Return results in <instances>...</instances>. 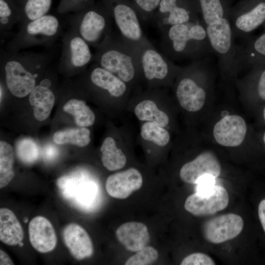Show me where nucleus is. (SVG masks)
Masks as SVG:
<instances>
[{
  "instance_id": "obj_14",
  "label": "nucleus",
  "mask_w": 265,
  "mask_h": 265,
  "mask_svg": "<svg viewBox=\"0 0 265 265\" xmlns=\"http://www.w3.org/2000/svg\"><path fill=\"white\" fill-rule=\"evenodd\" d=\"M243 227L241 217L235 213L223 214L207 221L204 226L205 238L210 242L220 243L238 236Z\"/></svg>"
},
{
  "instance_id": "obj_44",
  "label": "nucleus",
  "mask_w": 265,
  "mask_h": 265,
  "mask_svg": "<svg viewBox=\"0 0 265 265\" xmlns=\"http://www.w3.org/2000/svg\"><path fill=\"white\" fill-rule=\"evenodd\" d=\"M0 265H12L14 263L8 255L3 250H0Z\"/></svg>"
},
{
  "instance_id": "obj_29",
  "label": "nucleus",
  "mask_w": 265,
  "mask_h": 265,
  "mask_svg": "<svg viewBox=\"0 0 265 265\" xmlns=\"http://www.w3.org/2000/svg\"><path fill=\"white\" fill-rule=\"evenodd\" d=\"M21 20V12L15 0H0L1 38L8 34L15 25H19Z\"/></svg>"
},
{
  "instance_id": "obj_2",
  "label": "nucleus",
  "mask_w": 265,
  "mask_h": 265,
  "mask_svg": "<svg viewBox=\"0 0 265 265\" xmlns=\"http://www.w3.org/2000/svg\"><path fill=\"white\" fill-rule=\"evenodd\" d=\"M160 30L161 51L174 62L193 61L213 53L202 20L166 26Z\"/></svg>"
},
{
  "instance_id": "obj_13",
  "label": "nucleus",
  "mask_w": 265,
  "mask_h": 265,
  "mask_svg": "<svg viewBox=\"0 0 265 265\" xmlns=\"http://www.w3.org/2000/svg\"><path fill=\"white\" fill-rule=\"evenodd\" d=\"M229 195L226 189L215 186L209 193L197 192L189 195L186 200L185 208L196 216L212 214L224 210L229 203Z\"/></svg>"
},
{
  "instance_id": "obj_1",
  "label": "nucleus",
  "mask_w": 265,
  "mask_h": 265,
  "mask_svg": "<svg viewBox=\"0 0 265 265\" xmlns=\"http://www.w3.org/2000/svg\"><path fill=\"white\" fill-rule=\"evenodd\" d=\"M0 56L5 85L18 98L29 95L53 58L49 52H12L6 49L0 50Z\"/></svg>"
},
{
  "instance_id": "obj_23",
  "label": "nucleus",
  "mask_w": 265,
  "mask_h": 265,
  "mask_svg": "<svg viewBox=\"0 0 265 265\" xmlns=\"http://www.w3.org/2000/svg\"><path fill=\"white\" fill-rule=\"evenodd\" d=\"M91 65L88 79L92 85L106 91L111 96L120 97L127 91L125 82L96 63Z\"/></svg>"
},
{
  "instance_id": "obj_32",
  "label": "nucleus",
  "mask_w": 265,
  "mask_h": 265,
  "mask_svg": "<svg viewBox=\"0 0 265 265\" xmlns=\"http://www.w3.org/2000/svg\"><path fill=\"white\" fill-rule=\"evenodd\" d=\"M90 134L89 130L84 127L67 129L55 132L53 140L57 144L69 143L84 147L90 141Z\"/></svg>"
},
{
  "instance_id": "obj_11",
  "label": "nucleus",
  "mask_w": 265,
  "mask_h": 265,
  "mask_svg": "<svg viewBox=\"0 0 265 265\" xmlns=\"http://www.w3.org/2000/svg\"><path fill=\"white\" fill-rule=\"evenodd\" d=\"M76 176H64L59 178L57 186L66 198L71 193L69 199L80 208L91 210L96 205L99 195V189L96 183L91 180H84Z\"/></svg>"
},
{
  "instance_id": "obj_21",
  "label": "nucleus",
  "mask_w": 265,
  "mask_h": 265,
  "mask_svg": "<svg viewBox=\"0 0 265 265\" xmlns=\"http://www.w3.org/2000/svg\"><path fill=\"white\" fill-rule=\"evenodd\" d=\"M176 94L181 106L190 112L200 110L206 98L205 88L190 76L183 77L176 87Z\"/></svg>"
},
{
  "instance_id": "obj_20",
  "label": "nucleus",
  "mask_w": 265,
  "mask_h": 265,
  "mask_svg": "<svg viewBox=\"0 0 265 265\" xmlns=\"http://www.w3.org/2000/svg\"><path fill=\"white\" fill-rule=\"evenodd\" d=\"M53 80L44 77L29 94V101L32 107L34 117L38 121L46 120L50 115L55 102L52 88Z\"/></svg>"
},
{
  "instance_id": "obj_31",
  "label": "nucleus",
  "mask_w": 265,
  "mask_h": 265,
  "mask_svg": "<svg viewBox=\"0 0 265 265\" xmlns=\"http://www.w3.org/2000/svg\"><path fill=\"white\" fill-rule=\"evenodd\" d=\"M134 113L141 121H148L164 127L169 123L167 114L159 109L152 100H145L138 103L134 109Z\"/></svg>"
},
{
  "instance_id": "obj_41",
  "label": "nucleus",
  "mask_w": 265,
  "mask_h": 265,
  "mask_svg": "<svg viewBox=\"0 0 265 265\" xmlns=\"http://www.w3.org/2000/svg\"><path fill=\"white\" fill-rule=\"evenodd\" d=\"M215 177L206 174L200 178L196 182V192L206 194L212 191L215 187Z\"/></svg>"
},
{
  "instance_id": "obj_9",
  "label": "nucleus",
  "mask_w": 265,
  "mask_h": 265,
  "mask_svg": "<svg viewBox=\"0 0 265 265\" xmlns=\"http://www.w3.org/2000/svg\"><path fill=\"white\" fill-rule=\"evenodd\" d=\"M59 67L70 73L81 71L93 61L90 46L73 29L69 27L62 36Z\"/></svg>"
},
{
  "instance_id": "obj_18",
  "label": "nucleus",
  "mask_w": 265,
  "mask_h": 265,
  "mask_svg": "<svg viewBox=\"0 0 265 265\" xmlns=\"http://www.w3.org/2000/svg\"><path fill=\"white\" fill-rule=\"evenodd\" d=\"M28 237L32 247L38 252L44 253L53 250L57 239L51 222L46 217L37 216L28 224Z\"/></svg>"
},
{
  "instance_id": "obj_38",
  "label": "nucleus",
  "mask_w": 265,
  "mask_h": 265,
  "mask_svg": "<svg viewBox=\"0 0 265 265\" xmlns=\"http://www.w3.org/2000/svg\"><path fill=\"white\" fill-rule=\"evenodd\" d=\"M135 9L141 20H148L154 17L160 0H133Z\"/></svg>"
},
{
  "instance_id": "obj_7",
  "label": "nucleus",
  "mask_w": 265,
  "mask_h": 265,
  "mask_svg": "<svg viewBox=\"0 0 265 265\" xmlns=\"http://www.w3.org/2000/svg\"><path fill=\"white\" fill-rule=\"evenodd\" d=\"M208 39L220 67L232 69L239 66L238 45L235 43L229 17L206 26Z\"/></svg>"
},
{
  "instance_id": "obj_34",
  "label": "nucleus",
  "mask_w": 265,
  "mask_h": 265,
  "mask_svg": "<svg viewBox=\"0 0 265 265\" xmlns=\"http://www.w3.org/2000/svg\"><path fill=\"white\" fill-rule=\"evenodd\" d=\"M140 135L143 139L162 147L168 143L170 138L168 132L163 127L151 122H147L142 125Z\"/></svg>"
},
{
  "instance_id": "obj_17",
  "label": "nucleus",
  "mask_w": 265,
  "mask_h": 265,
  "mask_svg": "<svg viewBox=\"0 0 265 265\" xmlns=\"http://www.w3.org/2000/svg\"><path fill=\"white\" fill-rule=\"evenodd\" d=\"M141 173L134 168L117 172L109 176L106 183V189L111 197L124 199L142 186Z\"/></svg>"
},
{
  "instance_id": "obj_28",
  "label": "nucleus",
  "mask_w": 265,
  "mask_h": 265,
  "mask_svg": "<svg viewBox=\"0 0 265 265\" xmlns=\"http://www.w3.org/2000/svg\"><path fill=\"white\" fill-rule=\"evenodd\" d=\"M102 161L103 165L109 171H115L123 168L127 161L122 150L116 146L114 140L111 137H106L102 145Z\"/></svg>"
},
{
  "instance_id": "obj_15",
  "label": "nucleus",
  "mask_w": 265,
  "mask_h": 265,
  "mask_svg": "<svg viewBox=\"0 0 265 265\" xmlns=\"http://www.w3.org/2000/svg\"><path fill=\"white\" fill-rule=\"evenodd\" d=\"M247 132V126L240 116H225L214 125L213 134L216 141L227 147L239 145L244 140Z\"/></svg>"
},
{
  "instance_id": "obj_27",
  "label": "nucleus",
  "mask_w": 265,
  "mask_h": 265,
  "mask_svg": "<svg viewBox=\"0 0 265 265\" xmlns=\"http://www.w3.org/2000/svg\"><path fill=\"white\" fill-rule=\"evenodd\" d=\"M21 15L19 26L48 14L53 0H15Z\"/></svg>"
},
{
  "instance_id": "obj_30",
  "label": "nucleus",
  "mask_w": 265,
  "mask_h": 265,
  "mask_svg": "<svg viewBox=\"0 0 265 265\" xmlns=\"http://www.w3.org/2000/svg\"><path fill=\"white\" fill-rule=\"evenodd\" d=\"M63 110L74 116L75 123L79 127L90 126L95 121L93 112L82 100L75 98L69 100L63 106Z\"/></svg>"
},
{
  "instance_id": "obj_3",
  "label": "nucleus",
  "mask_w": 265,
  "mask_h": 265,
  "mask_svg": "<svg viewBox=\"0 0 265 265\" xmlns=\"http://www.w3.org/2000/svg\"><path fill=\"white\" fill-rule=\"evenodd\" d=\"M136 47L112 32L96 48L93 61L125 83L132 81L139 69Z\"/></svg>"
},
{
  "instance_id": "obj_43",
  "label": "nucleus",
  "mask_w": 265,
  "mask_h": 265,
  "mask_svg": "<svg viewBox=\"0 0 265 265\" xmlns=\"http://www.w3.org/2000/svg\"><path fill=\"white\" fill-rule=\"evenodd\" d=\"M258 215L263 228L265 232V199L262 200L259 204Z\"/></svg>"
},
{
  "instance_id": "obj_25",
  "label": "nucleus",
  "mask_w": 265,
  "mask_h": 265,
  "mask_svg": "<svg viewBox=\"0 0 265 265\" xmlns=\"http://www.w3.org/2000/svg\"><path fill=\"white\" fill-rule=\"evenodd\" d=\"M245 40L244 45H238L239 66L265 64V31L257 37Z\"/></svg>"
},
{
  "instance_id": "obj_35",
  "label": "nucleus",
  "mask_w": 265,
  "mask_h": 265,
  "mask_svg": "<svg viewBox=\"0 0 265 265\" xmlns=\"http://www.w3.org/2000/svg\"><path fill=\"white\" fill-rule=\"evenodd\" d=\"M16 150L19 159L26 164L34 163L39 156L37 145L29 138H24L18 141Z\"/></svg>"
},
{
  "instance_id": "obj_10",
  "label": "nucleus",
  "mask_w": 265,
  "mask_h": 265,
  "mask_svg": "<svg viewBox=\"0 0 265 265\" xmlns=\"http://www.w3.org/2000/svg\"><path fill=\"white\" fill-rule=\"evenodd\" d=\"M154 19L159 29L189 22L200 20V12L195 0H160Z\"/></svg>"
},
{
  "instance_id": "obj_22",
  "label": "nucleus",
  "mask_w": 265,
  "mask_h": 265,
  "mask_svg": "<svg viewBox=\"0 0 265 265\" xmlns=\"http://www.w3.org/2000/svg\"><path fill=\"white\" fill-rule=\"evenodd\" d=\"M119 241L129 251L137 252L146 246L150 241L147 226L138 222H129L121 225L116 231Z\"/></svg>"
},
{
  "instance_id": "obj_6",
  "label": "nucleus",
  "mask_w": 265,
  "mask_h": 265,
  "mask_svg": "<svg viewBox=\"0 0 265 265\" xmlns=\"http://www.w3.org/2000/svg\"><path fill=\"white\" fill-rule=\"evenodd\" d=\"M105 6L119 35L127 42L140 47L148 40L144 36L135 8L125 0H104Z\"/></svg>"
},
{
  "instance_id": "obj_42",
  "label": "nucleus",
  "mask_w": 265,
  "mask_h": 265,
  "mask_svg": "<svg viewBox=\"0 0 265 265\" xmlns=\"http://www.w3.org/2000/svg\"><path fill=\"white\" fill-rule=\"evenodd\" d=\"M57 149L53 145H47L43 149V157L45 160H52L57 156Z\"/></svg>"
},
{
  "instance_id": "obj_12",
  "label": "nucleus",
  "mask_w": 265,
  "mask_h": 265,
  "mask_svg": "<svg viewBox=\"0 0 265 265\" xmlns=\"http://www.w3.org/2000/svg\"><path fill=\"white\" fill-rule=\"evenodd\" d=\"M173 62L149 40L139 49V70L148 80H162L167 78L171 71L177 70Z\"/></svg>"
},
{
  "instance_id": "obj_39",
  "label": "nucleus",
  "mask_w": 265,
  "mask_h": 265,
  "mask_svg": "<svg viewBox=\"0 0 265 265\" xmlns=\"http://www.w3.org/2000/svg\"><path fill=\"white\" fill-rule=\"evenodd\" d=\"M90 0H60L57 8L60 14L78 12L90 4Z\"/></svg>"
},
{
  "instance_id": "obj_36",
  "label": "nucleus",
  "mask_w": 265,
  "mask_h": 265,
  "mask_svg": "<svg viewBox=\"0 0 265 265\" xmlns=\"http://www.w3.org/2000/svg\"><path fill=\"white\" fill-rule=\"evenodd\" d=\"M253 66L252 81L254 94L258 100L265 102V64Z\"/></svg>"
},
{
  "instance_id": "obj_24",
  "label": "nucleus",
  "mask_w": 265,
  "mask_h": 265,
  "mask_svg": "<svg viewBox=\"0 0 265 265\" xmlns=\"http://www.w3.org/2000/svg\"><path fill=\"white\" fill-rule=\"evenodd\" d=\"M22 226L15 213L6 208L0 209V240L5 244L14 246L24 239Z\"/></svg>"
},
{
  "instance_id": "obj_8",
  "label": "nucleus",
  "mask_w": 265,
  "mask_h": 265,
  "mask_svg": "<svg viewBox=\"0 0 265 265\" xmlns=\"http://www.w3.org/2000/svg\"><path fill=\"white\" fill-rule=\"evenodd\" d=\"M229 17L235 38L245 39L265 22V0H239Z\"/></svg>"
},
{
  "instance_id": "obj_5",
  "label": "nucleus",
  "mask_w": 265,
  "mask_h": 265,
  "mask_svg": "<svg viewBox=\"0 0 265 265\" xmlns=\"http://www.w3.org/2000/svg\"><path fill=\"white\" fill-rule=\"evenodd\" d=\"M68 21L73 29L91 47L97 48L112 32L111 16L106 7L89 4L74 12Z\"/></svg>"
},
{
  "instance_id": "obj_19",
  "label": "nucleus",
  "mask_w": 265,
  "mask_h": 265,
  "mask_svg": "<svg viewBox=\"0 0 265 265\" xmlns=\"http://www.w3.org/2000/svg\"><path fill=\"white\" fill-rule=\"evenodd\" d=\"M64 244L71 255L78 260L90 257L93 254L92 240L87 232L80 225L71 223L63 229Z\"/></svg>"
},
{
  "instance_id": "obj_4",
  "label": "nucleus",
  "mask_w": 265,
  "mask_h": 265,
  "mask_svg": "<svg viewBox=\"0 0 265 265\" xmlns=\"http://www.w3.org/2000/svg\"><path fill=\"white\" fill-rule=\"evenodd\" d=\"M63 27L57 16L46 14L19 26L18 31L7 43L6 50L17 52L35 46L51 48L63 35Z\"/></svg>"
},
{
  "instance_id": "obj_46",
  "label": "nucleus",
  "mask_w": 265,
  "mask_h": 265,
  "mask_svg": "<svg viewBox=\"0 0 265 265\" xmlns=\"http://www.w3.org/2000/svg\"><path fill=\"white\" fill-rule=\"evenodd\" d=\"M261 140L263 144H264L265 146V131L263 132L262 134Z\"/></svg>"
},
{
  "instance_id": "obj_37",
  "label": "nucleus",
  "mask_w": 265,
  "mask_h": 265,
  "mask_svg": "<svg viewBox=\"0 0 265 265\" xmlns=\"http://www.w3.org/2000/svg\"><path fill=\"white\" fill-rule=\"evenodd\" d=\"M159 256L157 250L151 246H145L129 258L126 265H146L154 263Z\"/></svg>"
},
{
  "instance_id": "obj_45",
  "label": "nucleus",
  "mask_w": 265,
  "mask_h": 265,
  "mask_svg": "<svg viewBox=\"0 0 265 265\" xmlns=\"http://www.w3.org/2000/svg\"><path fill=\"white\" fill-rule=\"evenodd\" d=\"M262 118L263 122L265 124V105L262 108Z\"/></svg>"
},
{
  "instance_id": "obj_40",
  "label": "nucleus",
  "mask_w": 265,
  "mask_h": 265,
  "mask_svg": "<svg viewBox=\"0 0 265 265\" xmlns=\"http://www.w3.org/2000/svg\"><path fill=\"white\" fill-rule=\"evenodd\" d=\"M213 260L207 255L202 253L191 254L182 261L181 265H214Z\"/></svg>"
},
{
  "instance_id": "obj_33",
  "label": "nucleus",
  "mask_w": 265,
  "mask_h": 265,
  "mask_svg": "<svg viewBox=\"0 0 265 265\" xmlns=\"http://www.w3.org/2000/svg\"><path fill=\"white\" fill-rule=\"evenodd\" d=\"M14 152L12 146L4 141L0 142V188L11 182L14 176Z\"/></svg>"
},
{
  "instance_id": "obj_16",
  "label": "nucleus",
  "mask_w": 265,
  "mask_h": 265,
  "mask_svg": "<svg viewBox=\"0 0 265 265\" xmlns=\"http://www.w3.org/2000/svg\"><path fill=\"white\" fill-rule=\"evenodd\" d=\"M220 172V164L216 157L212 153L206 151L184 164L180 170V176L186 183L196 184L198 180L205 175L217 178Z\"/></svg>"
},
{
  "instance_id": "obj_26",
  "label": "nucleus",
  "mask_w": 265,
  "mask_h": 265,
  "mask_svg": "<svg viewBox=\"0 0 265 265\" xmlns=\"http://www.w3.org/2000/svg\"><path fill=\"white\" fill-rule=\"evenodd\" d=\"M201 17L205 26L229 17V12L235 0H195Z\"/></svg>"
}]
</instances>
